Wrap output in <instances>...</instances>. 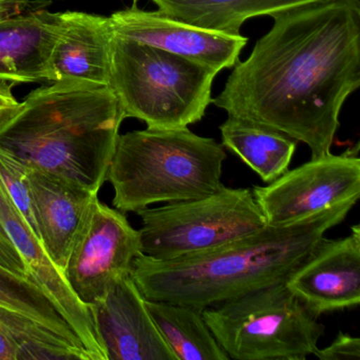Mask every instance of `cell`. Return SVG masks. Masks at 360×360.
<instances>
[{"label": "cell", "mask_w": 360, "mask_h": 360, "mask_svg": "<svg viewBox=\"0 0 360 360\" xmlns=\"http://www.w3.org/2000/svg\"><path fill=\"white\" fill-rule=\"evenodd\" d=\"M117 37L131 39L221 72L240 60L248 37L200 28L136 5L110 16Z\"/></svg>", "instance_id": "30bf717a"}, {"label": "cell", "mask_w": 360, "mask_h": 360, "mask_svg": "<svg viewBox=\"0 0 360 360\" xmlns=\"http://www.w3.org/2000/svg\"><path fill=\"white\" fill-rule=\"evenodd\" d=\"M357 202L349 201L288 224L264 229L210 252L172 260L139 255L131 277L147 300L204 309L285 282Z\"/></svg>", "instance_id": "7a4b0ae2"}, {"label": "cell", "mask_w": 360, "mask_h": 360, "mask_svg": "<svg viewBox=\"0 0 360 360\" xmlns=\"http://www.w3.org/2000/svg\"><path fill=\"white\" fill-rule=\"evenodd\" d=\"M0 267L20 277L34 278L31 275L22 255L16 250L1 224H0Z\"/></svg>", "instance_id": "cb8c5ba5"}, {"label": "cell", "mask_w": 360, "mask_h": 360, "mask_svg": "<svg viewBox=\"0 0 360 360\" xmlns=\"http://www.w3.org/2000/svg\"><path fill=\"white\" fill-rule=\"evenodd\" d=\"M88 307L107 360H176L131 275L115 279Z\"/></svg>", "instance_id": "8fae6325"}, {"label": "cell", "mask_w": 360, "mask_h": 360, "mask_svg": "<svg viewBox=\"0 0 360 360\" xmlns=\"http://www.w3.org/2000/svg\"><path fill=\"white\" fill-rule=\"evenodd\" d=\"M13 84L0 81V115L18 104L13 96Z\"/></svg>", "instance_id": "484cf974"}, {"label": "cell", "mask_w": 360, "mask_h": 360, "mask_svg": "<svg viewBox=\"0 0 360 360\" xmlns=\"http://www.w3.org/2000/svg\"><path fill=\"white\" fill-rule=\"evenodd\" d=\"M0 305L26 314L84 347L34 278H22L0 267Z\"/></svg>", "instance_id": "44dd1931"}, {"label": "cell", "mask_w": 360, "mask_h": 360, "mask_svg": "<svg viewBox=\"0 0 360 360\" xmlns=\"http://www.w3.org/2000/svg\"><path fill=\"white\" fill-rule=\"evenodd\" d=\"M28 180L39 241L64 273L73 242L98 193L32 168H29Z\"/></svg>", "instance_id": "5bb4252c"}, {"label": "cell", "mask_w": 360, "mask_h": 360, "mask_svg": "<svg viewBox=\"0 0 360 360\" xmlns=\"http://www.w3.org/2000/svg\"><path fill=\"white\" fill-rule=\"evenodd\" d=\"M267 225L288 224L360 197L359 144L326 153L252 189Z\"/></svg>", "instance_id": "ba28073f"}, {"label": "cell", "mask_w": 360, "mask_h": 360, "mask_svg": "<svg viewBox=\"0 0 360 360\" xmlns=\"http://www.w3.org/2000/svg\"><path fill=\"white\" fill-rule=\"evenodd\" d=\"M142 254L140 231L124 212L96 200L71 248L64 269L71 290L84 304H91L117 278L131 275Z\"/></svg>", "instance_id": "9c48e42d"}, {"label": "cell", "mask_w": 360, "mask_h": 360, "mask_svg": "<svg viewBox=\"0 0 360 360\" xmlns=\"http://www.w3.org/2000/svg\"><path fill=\"white\" fill-rule=\"evenodd\" d=\"M314 356L320 360H359L360 338L339 332L328 347L318 349Z\"/></svg>", "instance_id": "603a6c76"}, {"label": "cell", "mask_w": 360, "mask_h": 360, "mask_svg": "<svg viewBox=\"0 0 360 360\" xmlns=\"http://www.w3.org/2000/svg\"><path fill=\"white\" fill-rule=\"evenodd\" d=\"M202 314L229 359L305 360L324 335L319 316L285 282L205 307Z\"/></svg>", "instance_id": "8992f818"}, {"label": "cell", "mask_w": 360, "mask_h": 360, "mask_svg": "<svg viewBox=\"0 0 360 360\" xmlns=\"http://www.w3.org/2000/svg\"><path fill=\"white\" fill-rule=\"evenodd\" d=\"M142 254L158 260L195 256L255 235L267 226L252 189L223 186L188 201L136 212Z\"/></svg>", "instance_id": "52a82bcc"}, {"label": "cell", "mask_w": 360, "mask_h": 360, "mask_svg": "<svg viewBox=\"0 0 360 360\" xmlns=\"http://www.w3.org/2000/svg\"><path fill=\"white\" fill-rule=\"evenodd\" d=\"M146 307L176 360H229L206 324L203 309L147 299Z\"/></svg>", "instance_id": "ffe728a7"}, {"label": "cell", "mask_w": 360, "mask_h": 360, "mask_svg": "<svg viewBox=\"0 0 360 360\" xmlns=\"http://www.w3.org/2000/svg\"><path fill=\"white\" fill-rule=\"evenodd\" d=\"M226 153L214 139L188 127L120 134L107 181L120 212H138L157 203L198 199L222 188Z\"/></svg>", "instance_id": "277c9868"}, {"label": "cell", "mask_w": 360, "mask_h": 360, "mask_svg": "<svg viewBox=\"0 0 360 360\" xmlns=\"http://www.w3.org/2000/svg\"><path fill=\"white\" fill-rule=\"evenodd\" d=\"M28 174V166L25 165L11 153L0 148V182L5 187L15 207L20 210L22 218L28 222L39 238L31 202Z\"/></svg>", "instance_id": "7402d4cb"}, {"label": "cell", "mask_w": 360, "mask_h": 360, "mask_svg": "<svg viewBox=\"0 0 360 360\" xmlns=\"http://www.w3.org/2000/svg\"><path fill=\"white\" fill-rule=\"evenodd\" d=\"M0 224L22 255L31 275L79 337L92 360H107L106 352L98 340L89 307L71 290L64 273L48 256L39 238L22 218L1 182Z\"/></svg>", "instance_id": "4fadbf2b"}, {"label": "cell", "mask_w": 360, "mask_h": 360, "mask_svg": "<svg viewBox=\"0 0 360 360\" xmlns=\"http://www.w3.org/2000/svg\"><path fill=\"white\" fill-rule=\"evenodd\" d=\"M158 11L181 22L220 31L241 34L246 20L271 14L317 0H151Z\"/></svg>", "instance_id": "d6986e66"}, {"label": "cell", "mask_w": 360, "mask_h": 360, "mask_svg": "<svg viewBox=\"0 0 360 360\" xmlns=\"http://www.w3.org/2000/svg\"><path fill=\"white\" fill-rule=\"evenodd\" d=\"M0 360H92L87 349L39 320L0 305Z\"/></svg>", "instance_id": "ac0fdd59"}, {"label": "cell", "mask_w": 360, "mask_h": 360, "mask_svg": "<svg viewBox=\"0 0 360 360\" xmlns=\"http://www.w3.org/2000/svg\"><path fill=\"white\" fill-rule=\"evenodd\" d=\"M136 1H138V0H134V5H136Z\"/></svg>", "instance_id": "4316f807"}, {"label": "cell", "mask_w": 360, "mask_h": 360, "mask_svg": "<svg viewBox=\"0 0 360 360\" xmlns=\"http://www.w3.org/2000/svg\"><path fill=\"white\" fill-rule=\"evenodd\" d=\"M60 33V13L35 9L0 20V81L53 82L51 56Z\"/></svg>", "instance_id": "9a60e30c"}, {"label": "cell", "mask_w": 360, "mask_h": 360, "mask_svg": "<svg viewBox=\"0 0 360 360\" xmlns=\"http://www.w3.org/2000/svg\"><path fill=\"white\" fill-rule=\"evenodd\" d=\"M212 104L330 153L345 101L360 86L359 0H317L271 14Z\"/></svg>", "instance_id": "6da1fadb"}, {"label": "cell", "mask_w": 360, "mask_h": 360, "mask_svg": "<svg viewBox=\"0 0 360 360\" xmlns=\"http://www.w3.org/2000/svg\"><path fill=\"white\" fill-rule=\"evenodd\" d=\"M219 72L115 34L109 87L127 117L151 129H180L203 119Z\"/></svg>", "instance_id": "5b68a950"}, {"label": "cell", "mask_w": 360, "mask_h": 360, "mask_svg": "<svg viewBox=\"0 0 360 360\" xmlns=\"http://www.w3.org/2000/svg\"><path fill=\"white\" fill-rule=\"evenodd\" d=\"M351 231L338 239L324 237L285 281L288 290L319 317L359 305V225Z\"/></svg>", "instance_id": "7c38bea8"}, {"label": "cell", "mask_w": 360, "mask_h": 360, "mask_svg": "<svg viewBox=\"0 0 360 360\" xmlns=\"http://www.w3.org/2000/svg\"><path fill=\"white\" fill-rule=\"evenodd\" d=\"M125 119L109 86L60 79L0 115V148L29 168L98 193Z\"/></svg>", "instance_id": "3957f363"}, {"label": "cell", "mask_w": 360, "mask_h": 360, "mask_svg": "<svg viewBox=\"0 0 360 360\" xmlns=\"http://www.w3.org/2000/svg\"><path fill=\"white\" fill-rule=\"evenodd\" d=\"M115 31L110 18L67 11L51 56L53 82L75 79L109 86Z\"/></svg>", "instance_id": "2e32d148"}, {"label": "cell", "mask_w": 360, "mask_h": 360, "mask_svg": "<svg viewBox=\"0 0 360 360\" xmlns=\"http://www.w3.org/2000/svg\"><path fill=\"white\" fill-rule=\"evenodd\" d=\"M219 129L222 146L239 157L263 182H273L290 169L297 148L294 139L273 128L229 115Z\"/></svg>", "instance_id": "e0dca14e"}, {"label": "cell", "mask_w": 360, "mask_h": 360, "mask_svg": "<svg viewBox=\"0 0 360 360\" xmlns=\"http://www.w3.org/2000/svg\"><path fill=\"white\" fill-rule=\"evenodd\" d=\"M44 6L45 4L43 1L33 3L30 0H0V20L25 13L31 8H41Z\"/></svg>", "instance_id": "d4e9b609"}]
</instances>
